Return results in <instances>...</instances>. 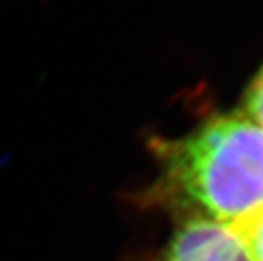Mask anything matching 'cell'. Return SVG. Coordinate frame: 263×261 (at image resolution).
<instances>
[{
    "instance_id": "6da1fadb",
    "label": "cell",
    "mask_w": 263,
    "mask_h": 261,
    "mask_svg": "<svg viewBox=\"0 0 263 261\" xmlns=\"http://www.w3.org/2000/svg\"><path fill=\"white\" fill-rule=\"evenodd\" d=\"M158 175L143 205L177 219L236 227L263 210V129L243 114L221 115L177 139H155Z\"/></svg>"
},
{
    "instance_id": "7a4b0ae2",
    "label": "cell",
    "mask_w": 263,
    "mask_h": 261,
    "mask_svg": "<svg viewBox=\"0 0 263 261\" xmlns=\"http://www.w3.org/2000/svg\"><path fill=\"white\" fill-rule=\"evenodd\" d=\"M156 261H250L233 227L205 219H178Z\"/></svg>"
},
{
    "instance_id": "3957f363",
    "label": "cell",
    "mask_w": 263,
    "mask_h": 261,
    "mask_svg": "<svg viewBox=\"0 0 263 261\" xmlns=\"http://www.w3.org/2000/svg\"><path fill=\"white\" fill-rule=\"evenodd\" d=\"M250 261H263V210L234 227Z\"/></svg>"
},
{
    "instance_id": "277c9868",
    "label": "cell",
    "mask_w": 263,
    "mask_h": 261,
    "mask_svg": "<svg viewBox=\"0 0 263 261\" xmlns=\"http://www.w3.org/2000/svg\"><path fill=\"white\" fill-rule=\"evenodd\" d=\"M245 117L263 129V70L256 75L245 97Z\"/></svg>"
}]
</instances>
